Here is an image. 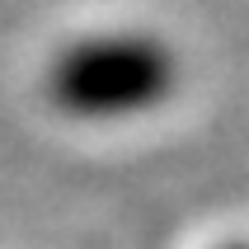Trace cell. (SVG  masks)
Instances as JSON below:
<instances>
[{"label":"cell","mask_w":249,"mask_h":249,"mask_svg":"<svg viewBox=\"0 0 249 249\" xmlns=\"http://www.w3.org/2000/svg\"><path fill=\"white\" fill-rule=\"evenodd\" d=\"M179 85V56L165 38L113 28L56 52L47 66V99L80 123H123L160 108Z\"/></svg>","instance_id":"6da1fadb"},{"label":"cell","mask_w":249,"mask_h":249,"mask_svg":"<svg viewBox=\"0 0 249 249\" xmlns=\"http://www.w3.org/2000/svg\"><path fill=\"white\" fill-rule=\"evenodd\" d=\"M221 249H249V245H221Z\"/></svg>","instance_id":"7a4b0ae2"}]
</instances>
